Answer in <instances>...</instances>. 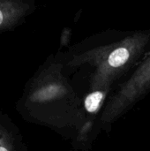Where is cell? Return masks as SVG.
Instances as JSON below:
<instances>
[{
    "label": "cell",
    "instance_id": "3957f363",
    "mask_svg": "<svg viewBox=\"0 0 150 151\" xmlns=\"http://www.w3.org/2000/svg\"><path fill=\"white\" fill-rule=\"evenodd\" d=\"M150 91V55L105 103L101 116L103 126L111 124Z\"/></svg>",
    "mask_w": 150,
    "mask_h": 151
},
{
    "label": "cell",
    "instance_id": "5b68a950",
    "mask_svg": "<svg viewBox=\"0 0 150 151\" xmlns=\"http://www.w3.org/2000/svg\"><path fill=\"white\" fill-rule=\"evenodd\" d=\"M0 151H26L18 127L2 111H0Z\"/></svg>",
    "mask_w": 150,
    "mask_h": 151
},
{
    "label": "cell",
    "instance_id": "6da1fadb",
    "mask_svg": "<svg viewBox=\"0 0 150 151\" xmlns=\"http://www.w3.org/2000/svg\"><path fill=\"white\" fill-rule=\"evenodd\" d=\"M150 47V31H139L122 40L76 55L67 65H87L90 92L101 91L107 95L113 83L126 73Z\"/></svg>",
    "mask_w": 150,
    "mask_h": 151
},
{
    "label": "cell",
    "instance_id": "7a4b0ae2",
    "mask_svg": "<svg viewBox=\"0 0 150 151\" xmlns=\"http://www.w3.org/2000/svg\"><path fill=\"white\" fill-rule=\"evenodd\" d=\"M62 69L61 63L49 61L26 84L16 108L27 121L52 127L61 125L62 110L72 92Z\"/></svg>",
    "mask_w": 150,
    "mask_h": 151
},
{
    "label": "cell",
    "instance_id": "8992f818",
    "mask_svg": "<svg viewBox=\"0 0 150 151\" xmlns=\"http://www.w3.org/2000/svg\"><path fill=\"white\" fill-rule=\"evenodd\" d=\"M106 94L101 91L89 92L84 101V107L88 113H95L101 107Z\"/></svg>",
    "mask_w": 150,
    "mask_h": 151
},
{
    "label": "cell",
    "instance_id": "277c9868",
    "mask_svg": "<svg viewBox=\"0 0 150 151\" xmlns=\"http://www.w3.org/2000/svg\"><path fill=\"white\" fill-rule=\"evenodd\" d=\"M34 3L28 0H0V33L20 25L34 10Z\"/></svg>",
    "mask_w": 150,
    "mask_h": 151
}]
</instances>
